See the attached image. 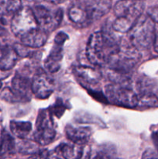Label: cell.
Here are the masks:
<instances>
[{"mask_svg":"<svg viewBox=\"0 0 158 159\" xmlns=\"http://www.w3.org/2000/svg\"><path fill=\"white\" fill-rule=\"evenodd\" d=\"M2 84L1 81H0V89H1V88H2Z\"/></svg>","mask_w":158,"mask_h":159,"instance_id":"4dcf8cb0","label":"cell"},{"mask_svg":"<svg viewBox=\"0 0 158 159\" xmlns=\"http://www.w3.org/2000/svg\"><path fill=\"white\" fill-rule=\"evenodd\" d=\"M61 58L62 52L60 48H54L49 57L45 61V67L50 72H56L60 69Z\"/></svg>","mask_w":158,"mask_h":159,"instance_id":"44dd1931","label":"cell"},{"mask_svg":"<svg viewBox=\"0 0 158 159\" xmlns=\"http://www.w3.org/2000/svg\"><path fill=\"white\" fill-rule=\"evenodd\" d=\"M21 141L16 144V148L20 153L23 155H33L36 152L39 151L37 147V142H33V141H28L25 139H20Z\"/></svg>","mask_w":158,"mask_h":159,"instance_id":"7402d4cb","label":"cell"},{"mask_svg":"<svg viewBox=\"0 0 158 159\" xmlns=\"http://www.w3.org/2000/svg\"><path fill=\"white\" fill-rule=\"evenodd\" d=\"M33 11L39 28L47 34L57 29L61 22L63 12L60 9L54 10L46 6H36L33 9Z\"/></svg>","mask_w":158,"mask_h":159,"instance_id":"5b68a950","label":"cell"},{"mask_svg":"<svg viewBox=\"0 0 158 159\" xmlns=\"http://www.w3.org/2000/svg\"><path fill=\"white\" fill-rule=\"evenodd\" d=\"M45 1L49 3H51V4L58 5V4H60V3L64 2L67 1V0H45Z\"/></svg>","mask_w":158,"mask_h":159,"instance_id":"83f0119b","label":"cell"},{"mask_svg":"<svg viewBox=\"0 0 158 159\" xmlns=\"http://www.w3.org/2000/svg\"><path fill=\"white\" fill-rule=\"evenodd\" d=\"M13 48L19 57H28V56H29V54H30L31 53L30 48L26 46V45L23 44V43H15V44L13 45Z\"/></svg>","mask_w":158,"mask_h":159,"instance_id":"603a6c76","label":"cell"},{"mask_svg":"<svg viewBox=\"0 0 158 159\" xmlns=\"http://www.w3.org/2000/svg\"><path fill=\"white\" fill-rule=\"evenodd\" d=\"M10 26L14 35L20 38L29 31L39 27L33 9L28 6H23L15 14L11 20Z\"/></svg>","mask_w":158,"mask_h":159,"instance_id":"277c9868","label":"cell"},{"mask_svg":"<svg viewBox=\"0 0 158 159\" xmlns=\"http://www.w3.org/2000/svg\"><path fill=\"white\" fill-rule=\"evenodd\" d=\"M68 17L72 23L80 26H86L91 22L85 9L77 6H72L69 9Z\"/></svg>","mask_w":158,"mask_h":159,"instance_id":"e0dca14e","label":"cell"},{"mask_svg":"<svg viewBox=\"0 0 158 159\" xmlns=\"http://www.w3.org/2000/svg\"><path fill=\"white\" fill-rule=\"evenodd\" d=\"M154 136L156 137V138H154V142L156 144V146L158 148V134H154Z\"/></svg>","mask_w":158,"mask_h":159,"instance_id":"f546056e","label":"cell"},{"mask_svg":"<svg viewBox=\"0 0 158 159\" xmlns=\"http://www.w3.org/2000/svg\"><path fill=\"white\" fill-rule=\"evenodd\" d=\"M111 8L110 0H87L84 9L88 13L91 21L103 16Z\"/></svg>","mask_w":158,"mask_h":159,"instance_id":"30bf717a","label":"cell"},{"mask_svg":"<svg viewBox=\"0 0 158 159\" xmlns=\"http://www.w3.org/2000/svg\"><path fill=\"white\" fill-rule=\"evenodd\" d=\"M143 158H158V155L155 152H153L151 149H149L147 152H144L143 155Z\"/></svg>","mask_w":158,"mask_h":159,"instance_id":"d4e9b609","label":"cell"},{"mask_svg":"<svg viewBox=\"0 0 158 159\" xmlns=\"http://www.w3.org/2000/svg\"><path fill=\"white\" fill-rule=\"evenodd\" d=\"M128 34L130 43L137 49L148 48L154 40L155 22L149 15H141Z\"/></svg>","mask_w":158,"mask_h":159,"instance_id":"7a4b0ae2","label":"cell"},{"mask_svg":"<svg viewBox=\"0 0 158 159\" xmlns=\"http://www.w3.org/2000/svg\"><path fill=\"white\" fill-rule=\"evenodd\" d=\"M18 55L13 47L9 45L0 46V69L10 71L17 62Z\"/></svg>","mask_w":158,"mask_h":159,"instance_id":"5bb4252c","label":"cell"},{"mask_svg":"<svg viewBox=\"0 0 158 159\" xmlns=\"http://www.w3.org/2000/svg\"><path fill=\"white\" fill-rule=\"evenodd\" d=\"M15 143L12 135L2 130L0 134V155H7L13 154L15 149Z\"/></svg>","mask_w":158,"mask_h":159,"instance_id":"ac0fdd59","label":"cell"},{"mask_svg":"<svg viewBox=\"0 0 158 159\" xmlns=\"http://www.w3.org/2000/svg\"><path fill=\"white\" fill-rule=\"evenodd\" d=\"M23 7L21 0H0V23L7 24Z\"/></svg>","mask_w":158,"mask_h":159,"instance_id":"7c38bea8","label":"cell"},{"mask_svg":"<svg viewBox=\"0 0 158 159\" xmlns=\"http://www.w3.org/2000/svg\"><path fill=\"white\" fill-rule=\"evenodd\" d=\"M106 98L115 105L126 108L137 106V94L126 84H109L105 89Z\"/></svg>","mask_w":158,"mask_h":159,"instance_id":"3957f363","label":"cell"},{"mask_svg":"<svg viewBox=\"0 0 158 159\" xmlns=\"http://www.w3.org/2000/svg\"><path fill=\"white\" fill-rule=\"evenodd\" d=\"M143 9L144 3L141 0H119L115 4L114 13L116 17L136 22Z\"/></svg>","mask_w":158,"mask_h":159,"instance_id":"52a82bcc","label":"cell"},{"mask_svg":"<svg viewBox=\"0 0 158 159\" xmlns=\"http://www.w3.org/2000/svg\"><path fill=\"white\" fill-rule=\"evenodd\" d=\"M66 136L74 144H86L91 137V129L90 127L79 125H68L65 129Z\"/></svg>","mask_w":158,"mask_h":159,"instance_id":"9c48e42d","label":"cell"},{"mask_svg":"<svg viewBox=\"0 0 158 159\" xmlns=\"http://www.w3.org/2000/svg\"><path fill=\"white\" fill-rule=\"evenodd\" d=\"M48 34L40 28H37L33 30L20 37L21 43L30 48H39L43 47L47 40Z\"/></svg>","mask_w":158,"mask_h":159,"instance_id":"4fadbf2b","label":"cell"},{"mask_svg":"<svg viewBox=\"0 0 158 159\" xmlns=\"http://www.w3.org/2000/svg\"><path fill=\"white\" fill-rule=\"evenodd\" d=\"M158 107V98L153 93L143 91L137 95V106L140 108H155Z\"/></svg>","mask_w":158,"mask_h":159,"instance_id":"ffe728a7","label":"cell"},{"mask_svg":"<svg viewBox=\"0 0 158 159\" xmlns=\"http://www.w3.org/2000/svg\"><path fill=\"white\" fill-rule=\"evenodd\" d=\"M153 45V48H154V51L158 54V33H156V34H155Z\"/></svg>","mask_w":158,"mask_h":159,"instance_id":"484cf974","label":"cell"},{"mask_svg":"<svg viewBox=\"0 0 158 159\" xmlns=\"http://www.w3.org/2000/svg\"><path fill=\"white\" fill-rule=\"evenodd\" d=\"M55 136L56 130L52 118L46 110H43L37 118L34 140L40 145H47L52 142Z\"/></svg>","mask_w":158,"mask_h":159,"instance_id":"8992f818","label":"cell"},{"mask_svg":"<svg viewBox=\"0 0 158 159\" xmlns=\"http://www.w3.org/2000/svg\"><path fill=\"white\" fill-rule=\"evenodd\" d=\"M120 44L121 42L114 34L103 31L94 33L90 36L87 43V58L95 66H105L117 52Z\"/></svg>","mask_w":158,"mask_h":159,"instance_id":"6da1fadb","label":"cell"},{"mask_svg":"<svg viewBox=\"0 0 158 159\" xmlns=\"http://www.w3.org/2000/svg\"><path fill=\"white\" fill-rule=\"evenodd\" d=\"M10 130L11 132L19 139H25L32 130V124L30 122L11 121Z\"/></svg>","mask_w":158,"mask_h":159,"instance_id":"d6986e66","label":"cell"},{"mask_svg":"<svg viewBox=\"0 0 158 159\" xmlns=\"http://www.w3.org/2000/svg\"><path fill=\"white\" fill-rule=\"evenodd\" d=\"M9 71H3L0 69V79H4L9 75Z\"/></svg>","mask_w":158,"mask_h":159,"instance_id":"4316f807","label":"cell"},{"mask_svg":"<svg viewBox=\"0 0 158 159\" xmlns=\"http://www.w3.org/2000/svg\"><path fill=\"white\" fill-rule=\"evenodd\" d=\"M31 89L38 99H47L54 91V79L44 71L37 73L31 82Z\"/></svg>","mask_w":158,"mask_h":159,"instance_id":"ba28073f","label":"cell"},{"mask_svg":"<svg viewBox=\"0 0 158 159\" xmlns=\"http://www.w3.org/2000/svg\"><path fill=\"white\" fill-rule=\"evenodd\" d=\"M74 73L79 79L90 85L98 84L102 79V74L96 68L79 65L74 68Z\"/></svg>","mask_w":158,"mask_h":159,"instance_id":"9a60e30c","label":"cell"},{"mask_svg":"<svg viewBox=\"0 0 158 159\" xmlns=\"http://www.w3.org/2000/svg\"><path fill=\"white\" fill-rule=\"evenodd\" d=\"M5 33H6V30H5L4 28L0 25V36H2Z\"/></svg>","mask_w":158,"mask_h":159,"instance_id":"f1b7e54d","label":"cell"},{"mask_svg":"<svg viewBox=\"0 0 158 159\" xmlns=\"http://www.w3.org/2000/svg\"><path fill=\"white\" fill-rule=\"evenodd\" d=\"M148 15L152 18V20L155 22V23H158V6L157 7L152 8L149 10Z\"/></svg>","mask_w":158,"mask_h":159,"instance_id":"cb8c5ba5","label":"cell"},{"mask_svg":"<svg viewBox=\"0 0 158 159\" xmlns=\"http://www.w3.org/2000/svg\"><path fill=\"white\" fill-rule=\"evenodd\" d=\"M11 90L16 96L19 101L29 99L30 96V92H32L31 82L25 76L16 74L12 80Z\"/></svg>","mask_w":158,"mask_h":159,"instance_id":"8fae6325","label":"cell"},{"mask_svg":"<svg viewBox=\"0 0 158 159\" xmlns=\"http://www.w3.org/2000/svg\"><path fill=\"white\" fill-rule=\"evenodd\" d=\"M57 157L68 159L81 158L83 157L84 149L81 144H77L73 143V144H61L55 150Z\"/></svg>","mask_w":158,"mask_h":159,"instance_id":"2e32d148","label":"cell"},{"mask_svg":"<svg viewBox=\"0 0 158 159\" xmlns=\"http://www.w3.org/2000/svg\"><path fill=\"white\" fill-rule=\"evenodd\" d=\"M0 113H1V110H0Z\"/></svg>","mask_w":158,"mask_h":159,"instance_id":"1f68e13d","label":"cell"}]
</instances>
